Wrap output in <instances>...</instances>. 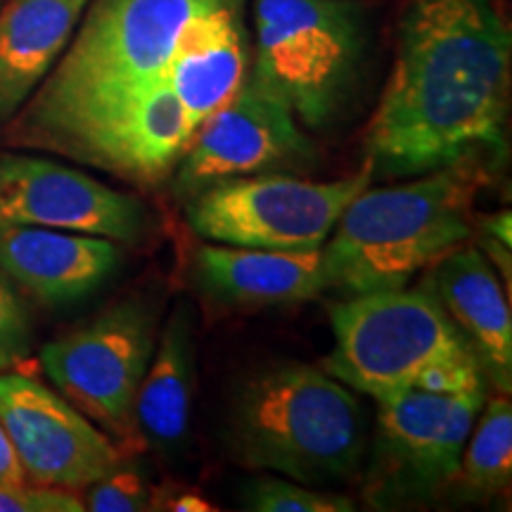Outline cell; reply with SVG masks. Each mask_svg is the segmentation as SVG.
I'll use <instances>...</instances> for the list:
<instances>
[{
    "label": "cell",
    "instance_id": "6da1fadb",
    "mask_svg": "<svg viewBox=\"0 0 512 512\" xmlns=\"http://www.w3.org/2000/svg\"><path fill=\"white\" fill-rule=\"evenodd\" d=\"M512 34L494 0H411L366 133L373 181L508 157Z\"/></svg>",
    "mask_w": 512,
    "mask_h": 512
},
{
    "label": "cell",
    "instance_id": "8992f818",
    "mask_svg": "<svg viewBox=\"0 0 512 512\" xmlns=\"http://www.w3.org/2000/svg\"><path fill=\"white\" fill-rule=\"evenodd\" d=\"M335 347L320 368L373 399L420 387L432 370L477 361L432 283L347 297L330 306Z\"/></svg>",
    "mask_w": 512,
    "mask_h": 512
},
{
    "label": "cell",
    "instance_id": "7402d4cb",
    "mask_svg": "<svg viewBox=\"0 0 512 512\" xmlns=\"http://www.w3.org/2000/svg\"><path fill=\"white\" fill-rule=\"evenodd\" d=\"M86 510L93 512H140L152 510V486L136 470L117 465L91 484Z\"/></svg>",
    "mask_w": 512,
    "mask_h": 512
},
{
    "label": "cell",
    "instance_id": "5b68a950",
    "mask_svg": "<svg viewBox=\"0 0 512 512\" xmlns=\"http://www.w3.org/2000/svg\"><path fill=\"white\" fill-rule=\"evenodd\" d=\"M368 27L356 0H256L254 76L302 124L330 128L363 72Z\"/></svg>",
    "mask_w": 512,
    "mask_h": 512
},
{
    "label": "cell",
    "instance_id": "d6986e66",
    "mask_svg": "<svg viewBox=\"0 0 512 512\" xmlns=\"http://www.w3.org/2000/svg\"><path fill=\"white\" fill-rule=\"evenodd\" d=\"M192 392H195V344L188 306L178 304L152 351L136 396L138 437L159 456H178L188 444Z\"/></svg>",
    "mask_w": 512,
    "mask_h": 512
},
{
    "label": "cell",
    "instance_id": "7a4b0ae2",
    "mask_svg": "<svg viewBox=\"0 0 512 512\" xmlns=\"http://www.w3.org/2000/svg\"><path fill=\"white\" fill-rule=\"evenodd\" d=\"M489 166H446L387 188H368L323 245L325 292L347 297L401 290L475 233L472 204Z\"/></svg>",
    "mask_w": 512,
    "mask_h": 512
},
{
    "label": "cell",
    "instance_id": "9a60e30c",
    "mask_svg": "<svg viewBox=\"0 0 512 512\" xmlns=\"http://www.w3.org/2000/svg\"><path fill=\"white\" fill-rule=\"evenodd\" d=\"M432 290L501 394L512 389V318L498 271L479 247L460 245L434 264Z\"/></svg>",
    "mask_w": 512,
    "mask_h": 512
},
{
    "label": "cell",
    "instance_id": "30bf717a",
    "mask_svg": "<svg viewBox=\"0 0 512 512\" xmlns=\"http://www.w3.org/2000/svg\"><path fill=\"white\" fill-rule=\"evenodd\" d=\"M316 159L290 105L247 74L240 91L197 126L176 164L174 195L188 202L230 178L309 169Z\"/></svg>",
    "mask_w": 512,
    "mask_h": 512
},
{
    "label": "cell",
    "instance_id": "ac0fdd59",
    "mask_svg": "<svg viewBox=\"0 0 512 512\" xmlns=\"http://www.w3.org/2000/svg\"><path fill=\"white\" fill-rule=\"evenodd\" d=\"M91 0H8L0 10V124L27 105Z\"/></svg>",
    "mask_w": 512,
    "mask_h": 512
},
{
    "label": "cell",
    "instance_id": "ffe728a7",
    "mask_svg": "<svg viewBox=\"0 0 512 512\" xmlns=\"http://www.w3.org/2000/svg\"><path fill=\"white\" fill-rule=\"evenodd\" d=\"M512 479V406L508 394L484 401L470 437L456 482L460 494L489 501L503 494Z\"/></svg>",
    "mask_w": 512,
    "mask_h": 512
},
{
    "label": "cell",
    "instance_id": "4316f807",
    "mask_svg": "<svg viewBox=\"0 0 512 512\" xmlns=\"http://www.w3.org/2000/svg\"><path fill=\"white\" fill-rule=\"evenodd\" d=\"M171 510H178V512H207V510H214L211 505H207V501L200 496H181L176 498L174 505H171Z\"/></svg>",
    "mask_w": 512,
    "mask_h": 512
},
{
    "label": "cell",
    "instance_id": "603a6c76",
    "mask_svg": "<svg viewBox=\"0 0 512 512\" xmlns=\"http://www.w3.org/2000/svg\"><path fill=\"white\" fill-rule=\"evenodd\" d=\"M31 347V323L22 299L0 275V370L17 366Z\"/></svg>",
    "mask_w": 512,
    "mask_h": 512
},
{
    "label": "cell",
    "instance_id": "d4e9b609",
    "mask_svg": "<svg viewBox=\"0 0 512 512\" xmlns=\"http://www.w3.org/2000/svg\"><path fill=\"white\" fill-rule=\"evenodd\" d=\"M24 470L12 451L10 439L5 437L3 427H0V484H19L24 482Z\"/></svg>",
    "mask_w": 512,
    "mask_h": 512
},
{
    "label": "cell",
    "instance_id": "484cf974",
    "mask_svg": "<svg viewBox=\"0 0 512 512\" xmlns=\"http://www.w3.org/2000/svg\"><path fill=\"white\" fill-rule=\"evenodd\" d=\"M510 228H512L510 211H503V214L489 216V219H484V223H482L484 238L498 240V242H503V245H512V240H510Z\"/></svg>",
    "mask_w": 512,
    "mask_h": 512
},
{
    "label": "cell",
    "instance_id": "44dd1931",
    "mask_svg": "<svg viewBox=\"0 0 512 512\" xmlns=\"http://www.w3.org/2000/svg\"><path fill=\"white\" fill-rule=\"evenodd\" d=\"M242 508L256 512H351L354 501L287 477H256L242 489Z\"/></svg>",
    "mask_w": 512,
    "mask_h": 512
},
{
    "label": "cell",
    "instance_id": "2e32d148",
    "mask_svg": "<svg viewBox=\"0 0 512 512\" xmlns=\"http://www.w3.org/2000/svg\"><path fill=\"white\" fill-rule=\"evenodd\" d=\"M247 67L249 38L240 0L216 5L185 29L166 69V81L195 131L240 91L249 74Z\"/></svg>",
    "mask_w": 512,
    "mask_h": 512
},
{
    "label": "cell",
    "instance_id": "5bb4252c",
    "mask_svg": "<svg viewBox=\"0 0 512 512\" xmlns=\"http://www.w3.org/2000/svg\"><path fill=\"white\" fill-rule=\"evenodd\" d=\"M119 264L117 242L98 235L36 226L0 228V268L43 304L91 297Z\"/></svg>",
    "mask_w": 512,
    "mask_h": 512
},
{
    "label": "cell",
    "instance_id": "7c38bea8",
    "mask_svg": "<svg viewBox=\"0 0 512 512\" xmlns=\"http://www.w3.org/2000/svg\"><path fill=\"white\" fill-rule=\"evenodd\" d=\"M0 427L24 477L83 489L121 465L119 448L74 403L27 375L0 373Z\"/></svg>",
    "mask_w": 512,
    "mask_h": 512
},
{
    "label": "cell",
    "instance_id": "277c9868",
    "mask_svg": "<svg viewBox=\"0 0 512 512\" xmlns=\"http://www.w3.org/2000/svg\"><path fill=\"white\" fill-rule=\"evenodd\" d=\"M228 434L247 467L309 486L349 479L366 451L361 403L347 384L304 363L249 377L230 408Z\"/></svg>",
    "mask_w": 512,
    "mask_h": 512
},
{
    "label": "cell",
    "instance_id": "8fae6325",
    "mask_svg": "<svg viewBox=\"0 0 512 512\" xmlns=\"http://www.w3.org/2000/svg\"><path fill=\"white\" fill-rule=\"evenodd\" d=\"M192 133L195 124L162 76L60 128L38 147L133 183H157L178 164Z\"/></svg>",
    "mask_w": 512,
    "mask_h": 512
},
{
    "label": "cell",
    "instance_id": "52a82bcc",
    "mask_svg": "<svg viewBox=\"0 0 512 512\" xmlns=\"http://www.w3.org/2000/svg\"><path fill=\"white\" fill-rule=\"evenodd\" d=\"M373 183L370 166L339 181L271 171L209 185L185 202L192 233L214 245L304 252L323 247L344 209Z\"/></svg>",
    "mask_w": 512,
    "mask_h": 512
},
{
    "label": "cell",
    "instance_id": "4fadbf2b",
    "mask_svg": "<svg viewBox=\"0 0 512 512\" xmlns=\"http://www.w3.org/2000/svg\"><path fill=\"white\" fill-rule=\"evenodd\" d=\"M36 226L138 242L147 209L136 197L50 159L0 155V228Z\"/></svg>",
    "mask_w": 512,
    "mask_h": 512
},
{
    "label": "cell",
    "instance_id": "cb8c5ba5",
    "mask_svg": "<svg viewBox=\"0 0 512 512\" xmlns=\"http://www.w3.org/2000/svg\"><path fill=\"white\" fill-rule=\"evenodd\" d=\"M79 496L57 491L53 486L38 489L24 482L0 484V512H83Z\"/></svg>",
    "mask_w": 512,
    "mask_h": 512
},
{
    "label": "cell",
    "instance_id": "e0dca14e",
    "mask_svg": "<svg viewBox=\"0 0 512 512\" xmlns=\"http://www.w3.org/2000/svg\"><path fill=\"white\" fill-rule=\"evenodd\" d=\"M195 264L204 290L230 306L299 304L325 294L323 247L283 252L204 245Z\"/></svg>",
    "mask_w": 512,
    "mask_h": 512
},
{
    "label": "cell",
    "instance_id": "9c48e42d",
    "mask_svg": "<svg viewBox=\"0 0 512 512\" xmlns=\"http://www.w3.org/2000/svg\"><path fill=\"white\" fill-rule=\"evenodd\" d=\"M155 351V316L140 299L48 342L41 366L69 403L119 439L138 437L136 396Z\"/></svg>",
    "mask_w": 512,
    "mask_h": 512
},
{
    "label": "cell",
    "instance_id": "3957f363",
    "mask_svg": "<svg viewBox=\"0 0 512 512\" xmlns=\"http://www.w3.org/2000/svg\"><path fill=\"white\" fill-rule=\"evenodd\" d=\"M221 3L226 0H91L8 140L38 147L76 119L162 79L185 29Z\"/></svg>",
    "mask_w": 512,
    "mask_h": 512
},
{
    "label": "cell",
    "instance_id": "ba28073f",
    "mask_svg": "<svg viewBox=\"0 0 512 512\" xmlns=\"http://www.w3.org/2000/svg\"><path fill=\"white\" fill-rule=\"evenodd\" d=\"M486 389H403L377 403L366 498L373 508L425 503L456 484L460 460Z\"/></svg>",
    "mask_w": 512,
    "mask_h": 512
}]
</instances>
